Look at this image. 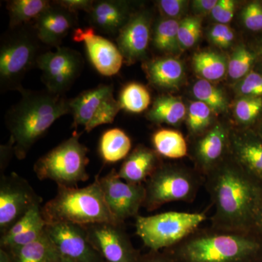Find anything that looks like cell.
I'll return each instance as SVG.
<instances>
[{
	"label": "cell",
	"instance_id": "obj_1",
	"mask_svg": "<svg viewBox=\"0 0 262 262\" xmlns=\"http://www.w3.org/2000/svg\"><path fill=\"white\" fill-rule=\"evenodd\" d=\"M214 213L211 227L249 232L262 196V186L245 173L229 157L204 179Z\"/></svg>",
	"mask_w": 262,
	"mask_h": 262
},
{
	"label": "cell",
	"instance_id": "obj_2",
	"mask_svg": "<svg viewBox=\"0 0 262 262\" xmlns=\"http://www.w3.org/2000/svg\"><path fill=\"white\" fill-rule=\"evenodd\" d=\"M166 250L175 262H262V235L210 226Z\"/></svg>",
	"mask_w": 262,
	"mask_h": 262
},
{
	"label": "cell",
	"instance_id": "obj_3",
	"mask_svg": "<svg viewBox=\"0 0 262 262\" xmlns=\"http://www.w3.org/2000/svg\"><path fill=\"white\" fill-rule=\"evenodd\" d=\"M21 98L6 115L15 156L24 160L33 145L60 117L70 113V100L48 91H19Z\"/></svg>",
	"mask_w": 262,
	"mask_h": 262
},
{
	"label": "cell",
	"instance_id": "obj_4",
	"mask_svg": "<svg viewBox=\"0 0 262 262\" xmlns=\"http://www.w3.org/2000/svg\"><path fill=\"white\" fill-rule=\"evenodd\" d=\"M42 213L47 224H118L105 201L98 176L85 187H58L56 196L42 207Z\"/></svg>",
	"mask_w": 262,
	"mask_h": 262
},
{
	"label": "cell",
	"instance_id": "obj_5",
	"mask_svg": "<svg viewBox=\"0 0 262 262\" xmlns=\"http://www.w3.org/2000/svg\"><path fill=\"white\" fill-rule=\"evenodd\" d=\"M81 135L74 133L37 160L34 171L39 180L53 181L58 187H77L78 183L89 179V149L80 142Z\"/></svg>",
	"mask_w": 262,
	"mask_h": 262
},
{
	"label": "cell",
	"instance_id": "obj_6",
	"mask_svg": "<svg viewBox=\"0 0 262 262\" xmlns=\"http://www.w3.org/2000/svg\"><path fill=\"white\" fill-rule=\"evenodd\" d=\"M136 233L149 251H160L177 246L195 232L207 220L206 212L168 211L159 214L137 215Z\"/></svg>",
	"mask_w": 262,
	"mask_h": 262
},
{
	"label": "cell",
	"instance_id": "obj_7",
	"mask_svg": "<svg viewBox=\"0 0 262 262\" xmlns=\"http://www.w3.org/2000/svg\"><path fill=\"white\" fill-rule=\"evenodd\" d=\"M204 179L195 170L162 164L144 184L146 198L143 208L151 212L172 202L192 203Z\"/></svg>",
	"mask_w": 262,
	"mask_h": 262
},
{
	"label": "cell",
	"instance_id": "obj_8",
	"mask_svg": "<svg viewBox=\"0 0 262 262\" xmlns=\"http://www.w3.org/2000/svg\"><path fill=\"white\" fill-rule=\"evenodd\" d=\"M38 45L27 32H18L3 43L0 50V81L2 90L23 89L21 80L37 64Z\"/></svg>",
	"mask_w": 262,
	"mask_h": 262
},
{
	"label": "cell",
	"instance_id": "obj_9",
	"mask_svg": "<svg viewBox=\"0 0 262 262\" xmlns=\"http://www.w3.org/2000/svg\"><path fill=\"white\" fill-rule=\"evenodd\" d=\"M113 93L112 84H101L70 100L74 120L72 127L82 126L89 133L100 125L113 123L121 110Z\"/></svg>",
	"mask_w": 262,
	"mask_h": 262
},
{
	"label": "cell",
	"instance_id": "obj_10",
	"mask_svg": "<svg viewBox=\"0 0 262 262\" xmlns=\"http://www.w3.org/2000/svg\"><path fill=\"white\" fill-rule=\"evenodd\" d=\"M42 199L28 181L13 172L0 177V233H6Z\"/></svg>",
	"mask_w": 262,
	"mask_h": 262
},
{
	"label": "cell",
	"instance_id": "obj_11",
	"mask_svg": "<svg viewBox=\"0 0 262 262\" xmlns=\"http://www.w3.org/2000/svg\"><path fill=\"white\" fill-rule=\"evenodd\" d=\"M56 48V52L39 55L36 65L42 72V80L47 91L63 95L82 72L83 59L75 50L61 46Z\"/></svg>",
	"mask_w": 262,
	"mask_h": 262
},
{
	"label": "cell",
	"instance_id": "obj_12",
	"mask_svg": "<svg viewBox=\"0 0 262 262\" xmlns=\"http://www.w3.org/2000/svg\"><path fill=\"white\" fill-rule=\"evenodd\" d=\"M100 185L105 201L112 215L118 224L139 215L146 198L144 184H130L123 182L115 169L99 178Z\"/></svg>",
	"mask_w": 262,
	"mask_h": 262
},
{
	"label": "cell",
	"instance_id": "obj_13",
	"mask_svg": "<svg viewBox=\"0 0 262 262\" xmlns=\"http://www.w3.org/2000/svg\"><path fill=\"white\" fill-rule=\"evenodd\" d=\"M123 225L97 223L84 226L90 242L105 262H139L141 254Z\"/></svg>",
	"mask_w": 262,
	"mask_h": 262
},
{
	"label": "cell",
	"instance_id": "obj_14",
	"mask_svg": "<svg viewBox=\"0 0 262 262\" xmlns=\"http://www.w3.org/2000/svg\"><path fill=\"white\" fill-rule=\"evenodd\" d=\"M46 232L61 257L72 262H105L90 242L84 226L47 224Z\"/></svg>",
	"mask_w": 262,
	"mask_h": 262
},
{
	"label": "cell",
	"instance_id": "obj_15",
	"mask_svg": "<svg viewBox=\"0 0 262 262\" xmlns=\"http://www.w3.org/2000/svg\"><path fill=\"white\" fill-rule=\"evenodd\" d=\"M230 129L225 124L217 122L194 138L193 159L196 171L203 179L228 158Z\"/></svg>",
	"mask_w": 262,
	"mask_h": 262
},
{
	"label": "cell",
	"instance_id": "obj_16",
	"mask_svg": "<svg viewBox=\"0 0 262 262\" xmlns=\"http://www.w3.org/2000/svg\"><path fill=\"white\" fill-rule=\"evenodd\" d=\"M229 157L262 186V137L256 130L231 128Z\"/></svg>",
	"mask_w": 262,
	"mask_h": 262
},
{
	"label": "cell",
	"instance_id": "obj_17",
	"mask_svg": "<svg viewBox=\"0 0 262 262\" xmlns=\"http://www.w3.org/2000/svg\"><path fill=\"white\" fill-rule=\"evenodd\" d=\"M73 39L84 43L90 61L98 73L106 77L118 73L124 58L118 47L111 41L95 34L93 27L76 29Z\"/></svg>",
	"mask_w": 262,
	"mask_h": 262
},
{
	"label": "cell",
	"instance_id": "obj_18",
	"mask_svg": "<svg viewBox=\"0 0 262 262\" xmlns=\"http://www.w3.org/2000/svg\"><path fill=\"white\" fill-rule=\"evenodd\" d=\"M151 37V18L146 11L130 16L119 32L117 47L128 64L146 56Z\"/></svg>",
	"mask_w": 262,
	"mask_h": 262
},
{
	"label": "cell",
	"instance_id": "obj_19",
	"mask_svg": "<svg viewBox=\"0 0 262 262\" xmlns=\"http://www.w3.org/2000/svg\"><path fill=\"white\" fill-rule=\"evenodd\" d=\"M75 15L53 2L35 20L37 39L47 46L60 47L62 40L75 26Z\"/></svg>",
	"mask_w": 262,
	"mask_h": 262
},
{
	"label": "cell",
	"instance_id": "obj_20",
	"mask_svg": "<svg viewBox=\"0 0 262 262\" xmlns=\"http://www.w3.org/2000/svg\"><path fill=\"white\" fill-rule=\"evenodd\" d=\"M159 156L155 149L138 146L127 155L117 175L130 184H144L162 165Z\"/></svg>",
	"mask_w": 262,
	"mask_h": 262
},
{
	"label": "cell",
	"instance_id": "obj_21",
	"mask_svg": "<svg viewBox=\"0 0 262 262\" xmlns=\"http://www.w3.org/2000/svg\"><path fill=\"white\" fill-rule=\"evenodd\" d=\"M89 15L91 25L108 34L120 32L130 18L127 3L115 0L94 1Z\"/></svg>",
	"mask_w": 262,
	"mask_h": 262
},
{
	"label": "cell",
	"instance_id": "obj_22",
	"mask_svg": "<svg viewBox=\"0 0 262 262\" xmlns=\"http://www.w3.org/2000/svg\"><path fill=\"white\" fill-rule=\"evenodd\" d=\"M145 70L150 82L160 89H177L185 75L182 62L171 57L148 62Z\"/></svg>",
	"mask_w": 262,
	"mask_h": 262
},
{
	"label": "cell",
	"instance_id": "obj_23",
	"mask_svg": "<svg viewBox=\"0 0 262 262\" xmlns=\"http://www.w3.org/2000/svg\"><path fill=\"white\" fill-rule=\"evenodd\" d=\"M4 250L11 262H60L61 259V254L46 232L32 244Z\"/></svg>",
	"mask_w": 262,
	"mask_h": 262
},
{
	"label": "cell",
	"instance_id": "obj_24",
	"mask_svg": "<svg viewBox=\"0 0 262 262\" xmlns=\"http://www.w3.org/2000/svg\"><path fill=\"white\" fill-rule=\"evenodd\" d=\"M186 106L180 98L160 96L156 98L146 115V118L155 123L178 125L187 116Z\"/></svg>",
	"mask_w": 262,
	"mask_h": 262
},
{
	"label": "cell",
	"instance_id": "obj_25",
	"mask_svg": "<svg viewBox=\"0 0 262 262\" xmlns=\"http://www.w3.org/2000/svg\"><path fill=\"white\" fill-rule=\"evenodd\" d=\"M132 141L125 131L120 128L106 130L99 141V152L103 161L115 163L125 159L130 154Z\"/></svg>",
	"mask_w": 262,
	"mask_h": 262
},
{
	"label": "cell",
	"instance_id": "obj_26",
	"mask_svg": "<svg viewBox=\"0 0 262 262\" xmlns=\"http://www.w3.org/2000/svg\"><path fill=\"white\" fill-rule=\"evenodd\" d=\"M151 141L156 152L164 158L179 159L188 154L187 141L179 131L160 129L155 131Z\"/></svg>",
	"mask_w": 262,
	"mask_h": 262
},
{
	"label": "cell",
	"instance_id": "obj_27",
	"mask_svg": "<svg viewBox=\"0 0 262 262\" xmlns=\"http://www.w3.org/2000/svg\"><path fill=\"white\" fill-rule=\"evenodd\" d=\"M194 71L203 80L214 82L227 74L228 61L223 55L213 51H201L193 56Z\"/></svg>",
	"mask_w": 262,
	"mask_h": 262
},
{
	"label": "cell",
	"instance_id": "obj_28",
	"mask_svg": "<svg viewBox=\"0 0 262 262\" xmlns=\"http://www.w3.org/2000/svg\"><path fill=\"white\" fill-rule=\"evenodd\" d=\"M52 3L47 0H13L8 3L11 29L20 27L22 24L36 20Z\"/></svg>",
	"mask_w": 262,
	"mask_h": 262
},
{
	"label": "cell",
	"instance_id": "obj_29",
	"mask_svg": "<svg viewBox=\"0 0 262 262\" xmlns=\"http://www.w3.org/2000/svg\"><path fill=\"white\" fill-rule=\"evenodd\" d=\"M118 102L121 110L130 113H141L149 107L151 95L143 84L130 82L122 89Z\"/></svg>",
	"mask_w": 262,
	"mask_h": 262
},
{
	"label": "cell",
	"instance_id": "obj_30",
	"mask_svg": "<svg viewBox=\"0 0 262 262\" xmlns=\"http://www.w3.org/2000/svg\"><path fill=\"white\" fill-rule=\"evenodd\" d=\"M179 24L177 19L163 18L155 27L153 34V45L158 51L173 53L179 47L178 33Z\"/></svg>",
	"mask_w": 262,
	"mask_h": 262
},
{
	"label": "cell",
	"instance_id": "obj_31",
	"mask_svg": "<svg viewBox=\"0 0 262 262\" xmlns=\"http://www.w3.org/2000/svg\"><path fill=\"white\" fill-rule=\"evenodd\" d=\"M192 94L198 101L204 103L216 115L227 112L228 108L227 96L209 81L202 79L196 82L192 87Z\"/></svg>",
	"mask_w": 262,
	"mask_h": 262
},
{
	"label": "cell",
	"instance_id": "obj_32",
	"mask_svg": "<svg viewBox=\"0 0 262 262\" xmlns=\"http://www.w3.org/2000/svg\"><path fill=\"white\" fill-rule=\"evenodd\" d=\"M213 112L204 103L195 101L190 103L187 114L189 134L196 138L213 126Z\"/></svg>",
	"mask_w": 262,
	"mask_h": 262
},
{
	"label": "cell",
	"instance_id": "obj_33",
	"mask_svg": "<svg viewBox=\"0 0 262 262\" xmlns=\"http://www.w3.org/2000/svg\"><path fill=\"white\" fill-rule=\"evenodd\" d=\"M262 110V98L241 96L234 104L236 121L241 125L238 128H249Z\"/></svg>",
	"mask_w": 262,
	"mask_h": 262
},
{
	"label": "cell",
	"instance_id": "obj_34",
	"mask_svg": "<svg viewBox=\"0 0 262 262\" xmlns=\"http://www.w3.org/2000/svg\"><path fill=\"white\" fill-rule=\"evenodd\" d=\"M254 53L245 47L238 46L231 56L228 61L227 74L232 80H242L248 75L255 61Z\"/></svg>",
	"mask_w": 262,
	"mask_h": 262
},
{
	"label": "cell",
	"instance_id": "obj_35",
	"mask_svg": "<svg viewBox=\"0 0 262 262\" xmlns=\"http://www.w3.org/2000/svg\"><path fill=\"white\" fill-rule=\"evenodd\" d=\"M45 224L47 223L42 216V206L41 204L36 205L23 217H21L6 233L1 235L0 245L4 244L5 243L8 242L16 236L25 233L36 226L45 225Z\"/></svg>",
	"mask_w": 262,
	"mask_h": 262
},
{
	"label": "cell",
	"instance_id": "obj_36",
	"mask_svg": "<svg viewBox=\"0 0 262 262\" xmlns=\"http://www.w3.org/2000/svg\"><path fill=\"white\" fill-rule=\"evenodd\" d=\"M202 33V20L199 16L187 17L179 24V47L185 50L193 47L199 40Z\"/></svg>",
	"mask_w": 262,
	"mask_h": 262
},
{
	"label": "cell",
	"instance_id": "obj_37",
	"mask_svg": "<svg viewBox=\"0 0 262 262\" xmlns=\"http://www.w3.org/2000/svg\"><path fill=\"white\" fill-rule=\"evenodd\" d=\"M236 92L241 96L262 98V75L256 72L248 73L237 83Z\"/></svg>",
	"mask_w": 262,
	"mask_h": 262
},
{
	"label": "cell",
	"instance_id": "obj_38",
	"mask_svg": "<svg viewBox=\"0 0 262 262\" xmlns=\"http://www.w3.org/2000/svg\"><path fill=\"white\" fill-rule=\"evenodd\" d=\"M208 38L212 44L219 48H228L234 39L233 30L227 24H216L209 31Z\"/></svg>",
	"mask_w": 262,
	"mask_h": 262
},
{
	"label": "cell",
	"instance_id": "obj_39",
	"mask_svg": "<svg viewBox=\"0 0 262 262\" xmlns=\"http://www.w3.org/2000/svg\"><path fill=\"white\" fill-rule=\"evenodd\" d=\"M245 27L251 31L262 29V7L259 3H252L244 8L242 13Z\"/></svg>",
	"mask_w": 262,
	"mask_h": 262
},
{
	"label": "cell",
	"instance_id": "obj_40",
	"mask_svg": "<svg viewBox=\"0 0 262 262\" xmlns=\"http://www.w3.org/2000/svg\"><path fill=\"white\" fill-rule=\"evenodd\" d=\"M235 10V3L232 0H219L211 15L218 24H227L232 20Z\"/></svg>",
	"mask_w": 262,
	"mask_h": 262
},
{
	"label": "cell",
	"instance_id": "obj_41",
	"mask_svg": "<svg viewBox=\"0 0 262 262\" xmlns=\"http://www.w3.org/2000/svg\"><path fill=\"white\" fill-rule=\"evenodd\" d=\"M187 3L184 0H161L158 2V6L165 18L177 19L184 13Z\"/></svg>",
	"mask_w": 262,
	"mask_h": 262
},
{
	"label": "cell",
	"instance_id": "obj_42",
	"mask_svg": "<svg viewBox=\"0 0 262 262\" xmlns=\"http://www.w3.org/2000/svg\"><path fill=\"white\" fill-rule=\"evenodd\" d=\"M54 3L71 13L77 14V12L79 11H85L86 13H89L92 10L94 1L92 0H59Z\"/></svg>",
	"mask_w": 262,
	"mask_h": 262
},
{
	"label": "cell",
	"instance_id": "obj_43",
	"mask_svg": "<svg viewBox=\"0 0 262 262\" xmlns=\"http://www.w3.org/2000/svg\"><path fill=\"white\" fill-rule=\"evenodd\" d=\"M139 262H175L171 255L167 250L155 251H149L145 254H141Z\"/></svg>",
	"mask_w": 262,
	"mask_h": 262
},
{
	"label": "cell",
	"instance_id": "obj_44",
	"mask_svg": "<svg viewBox=\"0 0 262 262\" xmlns=\"http://www.w3.org/2000/svg\"><path fill=\"white\" fill-rule=\"evenodd\" d=\"M218 0H194L192 2V8L198 15L211 14L212 10Z\"/></svg>",
	"mask_w": 262,
	"mask_h": 262
},
{
	"label": "cell",
	"instance_id": "obj_45",
	"mask_svg": "<svg viewBox=\"0 0 262 262\" xmlns=\"http://www.w3.org/2000/svg\"><path fill=\"white\" fill-rule=\"evenodd\" d=\"M13 154H14V149L11 141L9 140L8 144L1 146V162H0L1 175L5 174V170L9 164Z\"/></svg>",
	"mask_w": 262,
	"mask_h": 262
},
{
	"label": "cell",
	"instance_id": "obj_46",
	"mask_svg": "<svg viewBox=\"0 0 262 262\" xmlns=\"http://www.w3.org/2000/svg\"><path fill=\"white\" fill-rule=\"evenodd\" d=\"M255 229L262 235V196L255 216Z\"/></svg>",
	"mask_w": 262,
	"mask_h": 262
},
{
	"label": "cell",
	"instance_id": "obj_47",
	"mask_svg": "<svg viewBox=\"0 0 262 262\" xmlns=\"http://www.w3.org/2000/svg\"><path fill=\"white\" fill-rule=\"evenodd\" d=\"M0 262H11L8 252L3 248H0Z\"/></svg>",
	"mask_w": 262,
	"mask_h": 262
},
{
	"label": "cell",
	"instance_id": "obj_48",
	"mask_svg": "<svg viewBox=\"0 0 262 262\" xmlns=\"http://www.w3.org/2000/svg\"><path fill=\"white\" fill-rule=\"evenodd\" d=\"M256 131L262 137V123H261V125H260L259 127H258V130Z\"/></svg>",
	"mask_w": 262,
	"mask_h": 262
},
{
	"label": "cell",
	"instance_id": "obj_49",
	"mask_svg": "<svg viewBox=\"0 0 262 262\" xmlns=\"http://www.w3.org/2000/svg\"><path fill=\"white\" fill-rule=\"evenodd\" d=\"M60 262H72V261H70V260L67 259V258L61 257V261H60Z\"/></svg>",
	"mask_w": 262,
	"mask_h": 262
},
{
	"label": "cell",
	"instance_id": "obj_50",
	"mask_svg": "<svg viewBox=\"0 0 262 262\" xmlns=\"http://www.w3.org/2000/svg\"><path fill=\"white\" fill-rule=\"evenodd\" d=\"M261 56H262V48H261Z\"/></svg>",
	"mask_w": 262,
	"mask_h": 262
}]
</instances>
